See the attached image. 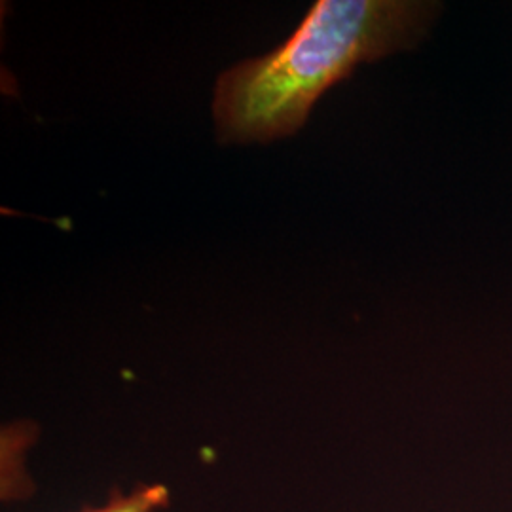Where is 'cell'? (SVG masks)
Here are the masks:
<instances>
[{"label":"cell","mask_w":512,"mask_h":512,"mask_svg":"<svg viewBox=\"0 0 512 512\" xmlns=\"http://www.w3.org/2000/svg\"><path fill=\"white\" fill-rule=\"evenodd\" d=\"M439 12L418 0H317L291 37L220 74L213 116L220 143L293 135L313 105L357 65L412 48Z\"/></svg>","instance_id":"1"},{"label":"cell","mask_w":512,"mask_h":512,"mask_svg":"<svg viewBox=\"0 0 512 512\" xmlns=\"http://www.w3.org/2000/svg\"><path fill=\"white\" fill-rule=\"evenodd\" d=\"M169 497L164 484H139L131 492H116L103 505L82 512H158L169 505Z\"/></svg>","instance_id":"2"}]
</instances>
